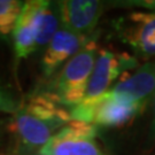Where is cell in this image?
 <instances>
[{"label": "cell", "mask_w": 155, "mask_h": 155, "mask_svg": "<svg viewBox=\"0 0 155 155\" xmlns=\"http://www.w3.org/2000/svg\"><path fill=\"white\" fill-rule=\"evenodd\" d=\"M98 53L97 43L89 39L83 48L67 61L48 93L59 105L71 108L83 101Z\"/></svg>", "instance_id": "cell-2"}, {"label": "cell", "mask_w": 155, "mask_h": 155, "mask_svg": "<svg viewBox=\"0 0 155 155\" xmlns=\"http://www.w3.org/2000/svg\"><path fill=\"white\" fill-rule=\"evenodd\" d=\"M69 121L70 110L59 105L48 93L39 94L17 108L8 130L22 148L35 150L47 144Z\"/></svg>", "instance_id": "cell-1"}, {"label": "cell", "mask_w": 155, "mask_h": 155, "mask_svg": "<svg viewBox=\"0 0 155 155\" xmlns=\"http://www.w3.org/2000/svg\"><path fill=\"white\" fill-rule=\"evenodd\" d=\"M89 104H91L93 108L92 124L107 127H123L131 124L134 118L147 107L143 104L111 93L110 91Z\"/></svg>", "instance_id": "cell-6"}, {"label": "cell", "mask_w": 155, "mask_h": 155, "mask_svg": "<svg viewBox=\"0 0 155 155\" xmlns=\"http://www.w3.org/2000/svg\"><path fill=\"white\" fill-rule=\"evenodd\" d=\"M87 41L86 36L72 32L63 27L59 29L47 45L41 60V69L45 76H52L62 63L70 60Z\"/></svg>", "instance_id": "cell-8"}, {"label": "cell", "mask_w": 155, "mask_h": 155, "mask_svg": "<svg viewBox=\"0 0 155 155\" xmlns=\"http://www.w3.org/2000/svg\"><path fill=\"white\" fill-rule=\"evenodd\" d=\"M155 143V99H154V116L152 121V125L150 129V134H148V144H154Z\"/></svg>", "instance_id": "cell-14"}, {"label": "cell", "mask_w": 155, "mask_h": 155, "mask_svg": "<svg viewBox=\"0 0 155 155\" xmlns=\"http://www.w3.org/2000/svg\"><path fill=\"white\" fill-rule=\"evenodd\" d=\"M0 155H5V154H0Z\"/></svg>", "instance_id": "cell-15"}, {"label": "cell", "mask_w": 155, "mask_h": 155, "mask_svg": "<svg viewBox=\"0 0 155 155\" xmlns=\"http://www.w3.org/2000/svg\"><path fill=\"white\" fill-rule=\"evenodd\" d=\"M23 4L17 0H0V36L6 37L14 31Z\"/></svg>", "instance_id": "cell-12"}, {"label": "cell", "mask_w": 155, "mask_h": 155, "mask_svg": "<svg viewBox=\"0 0 155 155\" xmlns=\"http://www.w3.org/2000/svg\"><path fill=\"white\" fill-rule=\"evenodd\" d=\"M35 22H36V45L37 47L48 45L51 39L59 30L60 13L59 6L50 1L36 0L35 6Z\"/></svg>", "instance_id": "cell-11"}, {"label": "cell", "mask_w": 155, "mask_h": 155, "mask_svg": "<svg viewBox=\"0 0 155 155\" xmlns=\"http://www.w3.org/2000/svg\"><path fill=\"white\" fill-rule=\"evenodd\" d=\"M117 31L137 55L145 59L155 56V11L127 14L120 20Z\"/></svg>", "instance_id": "cell-5"}, {"label": "cell", "mask_w": 155, "mask_h": 155, "mask_svg": "<svg viewBox=\"0 0 155 155\" xmlns=\"http://www.w3.org/2000/svg\"><path fill=\"white\" fill-rule=\"evenodd\" d=\"M109 91L147 106L150 100L155 99V62H146L129 76L123 74L121 81Z\"/></svg>", "instance_id": "cell-9"}, {"label": "cell", "mask_w": 155, "mask_h": 155, "mask_svg": "<svg viewBox=\"0 0 155 155\" xmlns=\"http://www.w3.org/2000/svg\"><path fill=\"white\" fill-rule=\"evenodd\" d=\"M17 109L16 105L13 100L6 95L1 90H0V111H5V113H15Z\"/></svg>", "instance_id": "cell-13"}, {"label": "cell", "mask_w": 155, "mask_h": 155, "mask_svg": "<svg viewBox=\"0 0 155 155\" xmlns=\"http://www.w3.org/2000/svg\"><path fill=\"white\" fill-rule=\"evenodd\" d=\"M36 0L25 1L13 31L15 54L18 59H25L33 53L36 45V22H35Z\"/></svg>", "instance_id": "cell-10"}, {"label": "cell", "mask_w": 155, "mask_h": 155, "mask_svg": "<svg viewBox=\"0 0 155 155\" xmlns=\"http://www.w3.org/2000/svg\"><path fill=\"white\" fill-rule=\"evenodd\" d=\"M58 6L62 27L82 36L93 31L104 11V4L97 0H67Z\"/></svg>", "instance_id": "cell-7"}, {"label": "cell", "mask_w": 155, "mask_h": 155, "mask_svg": "<svg viewBox=\"0 0 155 155\" xmlns=\"http://www.w3.org/2000/svg\"><path fill=\"white\" fill-rule=\"evenodd\" d=\"M95 134L94 124L71 120L39 150V155H105Z\"/></svg>", "instance_id": "cell-3"}, {"label": "cell", "mask_w": 155, "mask_h": 155, "mask_svg": "<svg viewBox=\"0 0 155 155\" xmlns=\"http://www.w3.org/2000/svg\"><path fill=\"white\" fill-rule=\"evenodd\" d=\"M138 66L137 60L127 53L99 50L93 71L86 86L83 101L91 102L101 98L110 90L111 84L125 70Z\"/></svg>", "instance_id": "cell-4"}]
</instances>
